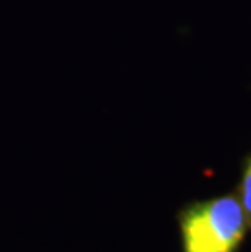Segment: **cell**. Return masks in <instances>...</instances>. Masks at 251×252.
Returning a JSON list of instances; mask_svg holds the SVG:
<instances>
[{"label": "cell", "instance_id": "6da1fadb", "mask_svg": "<svg viewBox=\"0 0 251 252\" xmlns=\"http://www.w3.org/2000/svg\"><path fill=\"white\" fill-rule=\"evenodd\" d=\"M183 252H235L245 236V210L233 197L189 208L181 218Z\"/></svg>", "mask_w": 251, "mask_h": 252}, {"label": "cell", "instance_id": "7a4b0ae2", "mask_svg": "<svg viewBox=\"0 0 251 252\" xmlns=\"http://www.w3.org/2000/svg\"><path fill=\"white\" fill-rule=\"evenodd\" d=\"M242 205L243 210L251 215V161L245 169L242 179Z\"/></svg>", "mask_w": 251, "mask_h": 252}]
</instances>
